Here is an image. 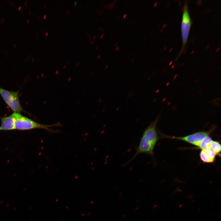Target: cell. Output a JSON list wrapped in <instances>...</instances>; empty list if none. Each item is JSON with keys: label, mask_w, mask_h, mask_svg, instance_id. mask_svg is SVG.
<instances>
[{"label": "cell", "mask_w": 221, "mask_h": 221, "mask_svg": "<svg viewBox=\"0 0 221 221\" xmlns=\"http://www.w3.org/2000/svg\"><path fill=\"white\" fill-rule=\"evenodd\" d=\"M159 115H157L155 120L150 123L145 129L138 145L135 149V154L125 165L132 161L139 154L144 153L150 156L153 155L154 148L160 138L156 128L157 124L160 118Z\"/></svg>", "instance_id": "1"}, {"label": "cell", "mask_w": 221, "mask_h": 221, "mask_svg": "<svg viewBox=\"0 0 221 221\" xmlns=\"http://www.w3.org/2000/svg\"><path fill=\"white\" fill-rule=\"evenodd\" d=\"M15 117V130H27L40 129L45 130L52 132L57 131L51 129L52 127L60 126L61 124L59 122L51 125H44L38 123L21 115L20 113H13Z\"/></svg>", "instance_id": "2"}, {"label": "cell", "mask_w": 221, "mask_h": 221, "mask_svg": "<svg viewBox=\"0 0 221 221\" xmlns=\"http://www.w3.org/2000/svg\"><path fill=\"white\" fill-rule=\"evenodd\" d=\"M192 21L190 15L188 4L186 2L184 3L183 7L182 15L181 25V31L182 40V46L178 56L177 58L184 51L187 43Z\"/></svg>", "instance_id": "3"}, {"label": "cell", "mask_w": 221, "mask_h": 221, "mask_svg": "<svg viewBox=\"0 0 221 221\" xmlns=\"http://www.w3.org/2000/svg\"><path fill=\"white\" fill-rule=\"evenodd\" d=\"M19 91H9L0 87V95L5 103L14 113H27L22 107L19 100Z\"/></svg>", "instance_id": "4"}, {"label": "cell", "mask_w": 221, "mask_h": 221, "mask_svg": "<svg viewBox=\"0 0 221 221\" xmlns=\"http://www.w3.org/2000/svg\"><path fill=\"white\" fill-rule=\"evenodd\" d=\"M215 128L216 127L213 126L208 131H198L184 136H170L162 135L161 138H165L180 140L197 147L203 139L206 137L210 136L211 133Z\"/></svg>", "instance_id": "5"}, {"label": "cell", "mask_w": 221, "mask_h": 221, "mask_svg": "<svg viewBox=\"0 0 221 221\" xmlns=\"http://www.w3.org/2000/svg\"><path fill=\"white\" fill-rule=\"evenodd\" d=\"M1 125L0 131L12 130H15V117L13 113L11 115L0 117Z\"/></svg>", "instance_id": "6"}, {"label": "cell", "mask_w": 221, "mask_h": 221, "mask_svg": "<svg viewBox=\"0 0 221 221\" xmlns=\"http://www.w3.org/2000/svg\"><path fill=\"white\" fill-rule=\"evenodd\" d=\"M216 154L210 148L201 150L200 153L201 160L205 163H211L215 160Z\"/></svg>", "instance_id": "7"}, {"label": "cell", "mask_w": 221, "mask_h": 221, "mask_svg": "<svg viewBox=\"0 0 221 221\" xmlns=\"http://www.w3.org/2000/svg\"><path fill=\"white\" fill-rule=\"evenodd\" d=\"M210 148L216 155L220 157L221 146L220 142L218 141L213 140L210 145Z\"/></svg>", "instance_id": "8"}, {"label": "cell", "mask_w": 221, "mask_h": 221, "mask_svg": "<svg viewBox=\"0 0 221 221\" xmlns=\"http://www.w3.org/2000/svg\"><path fill=\"white\" fill-rule=\"evenodd\" d=\"M212 141V139L210 136H207L201 141L197 148L201 150L210 148V145Z\"/></svg>", "instance_id": "9"}, {"label": "cell", "mask_w": 221, "mask_h": 221, "mask_svg": "<svg viewBox=\"0 0 221 221\" xmlns=\"http://www.w3.org/2000/svg\"><path fill=\"white\" fill-rule=\"evenodd\" d=\"M77 2L76 1L74 3V6H76L77 4Z\"/></svg>", "instance_id": "10"}, {"label": "cell", "mask_w": 221, "mask_h": 221, "mask_svg": "<svg viewBox=\"0 0 221 221\" xmlns=\"http://www.w3.org/2000/svg\"><path fill=\"white\" fill-rule=\"evenodd\" d=\"M103 36H104V34H102L100 36V38H102L103 37Z\"/></svg>", "instance_id": "11"}, {"label": "cell", "mask_w": 221, "mask_h": 221, "mask_svg": "<svg viewBox=\"0 0 221 221\" xmlns=\"http://www.w3.org/2000/svg\"><path fill=\"white\" fill-rule=\"evenodd\" d=\"M119 48V47H117L115 49L116 51H117Z\"/></svg>", "instance_id": "12"}, {"label": "cell", "mask_w": 221, "mask_h": 221, "mask_svg": "<svg viewBox=\"0 0 221 221\" xmlns=\"http://www.w3.org/2000/svg\"><path fill=\"white\" fill-rule=\"evenodd\" d=\"M91 36V34H90V35H89V40H90V39H91V38H90Z\"/></svg>", "instance_id": "13"}, {"label": "cell", "mask_w": 221, "mask_h": 221, "mask_svg": "<svg viewBox=\"0 0 221 221\" xmlns=\"http://www.w3.org/2000/svg\"><path fill=\"white\" fill-rule=\"evenodd\" d=\"M94 41H92L90 42V43L91 44L93 43L94 42Z\"/></svg>", "instance_id": "14"}, {"label": "cell", "mask_w": 221, "mask_h": 221, "mask_svg": "<svg viewBox=\"0 0 221 221\" xmlns=\"http://www.w3.org/2000/svg\"><path fill=\"white\" fill-rule=\"evenodd\" d=\"M101 56V55L100 54H99L98 56V58H99V57Z\"/></svg>", "instance_id": "15"}, {"label": "cell", "mask_w": 221, "mask_h": 221, "mask_svg": "<svg viewBox=\"0 0 221 221\" xmlns=\"http://www.w3.org/2000/svg\"><path fill=\"white\" fill-rule=\"evenodd\" d=\"M126 14L124 15V16L123 17V18H125V17H126Z\"/></svg>", "instance_id": "16"}, {"label": "cell", "mask_w": 221, "mask_h": 221, "mask_svg": "<svg viewBox=\"0 0 221 221\" xmlns=\"http://www.w3.org/2000/svg\"><path fill=\"white\" fill-rule=\"evenodd\" d=\"M95 37H96V35H94L93 37V39H94Z\"/></svg>", "instance_id": "17"}, {"label": "cell", "mask_w": 221, "mask_h": 221, "mask_svg": "<svg viewBox=\"0 0 221 221\" xmlns=\"http://www.w3.org/2000/svg\"><path fill=\"white\" fill-rule=\"evenodd\" d=\"M46 17V15L45 14L44 16V18L45 19V18Z\"/></svg>", "instance_id": "18"}, {"label": "cell", "mask_w": 221, "mask_h": 221, "mask_svg": "<svg viewBox=\"0 0 221 221\" xmlns=\"http://www.w3.org/2000/svg\"><path fill=\"white\" fill-rule=\"evenodd\" d=\"M48 34V32H47V33H46L45 35L47 36V35Z\"/></svg>", "instance_id": "19"}, {"label": "cell", "mask_w": 221, "mask_h": 221, "mask_svg": "<svg viewBox=\"0 0 221 221\" xmlns=\"http://www.w3.org/2000/svg\"><path fill=\"white\" fill-rule=\"evenodd\" d=\"M182 205L181 204H180V205L179 206V207H181L182 206Z\"/></svg>", "instance_id": "20"}, {"label": "cell", "mask_w": 221, "mask_h": 221, "mask_svg": "<svg viewBox=\"0 0 221 221\" xmlns=\"http://www.w3.org/2000/svg\"><path fill=\"white\" fill-rule=\"evenodd\" d=\"M99 46H97V47L95 48L96 50L98 48Z\"/></svg>", "instance_id": "21"}, {"label": "cell", "mask_w": 221, "mask_h": 221, "mask_svg": "<svg viewBox=\"0 0 221 221\" xmlns=\"http://www.w3.org/2000/svg\"><path fill=\"white\" fill-rule=\"evenodd\" d=\"M69 12H70V11H68V13H67V14H68L69 13Z\"/></svg>", "instance_id": "22"}, {"label": "cell", "mask_w": 221, "mask_h": 221, "mask_svg": "<svg viewBox=\"0 0 221 221\" xmlns=\"http://www.w3.org/2000/svg\"><path fill=\"white\" fill-rule=\"evenodd\" d=\"M118 42H117V43H116V45H115V46H116L117 45V44H118Z\"/></svg>", "instance_id": "23"}, {"label": "cell", "mask_w": 221, "mask_h": 221, "mask_svg": "<svg viewBox=\"0 0 221 221\" xmlns=\"http://www.w3.org/2000/svg\"><path fill=\"white\" fill-rule=\"evenodd\" d=\"M45 6H46V5H44V8H45Z\"/></svg>", "instance_id": "24"}, {"label": "cell", "mask_w": 221, "mask_h": 221, "mask_svg": "<svg viewBox=\"0 0 221 221\" xmlns=\"http://www.w3.org/2000/svg\"><path fill=\"white\" fill-rule=\"evenodd\" d=\"M88 34V33H87L86 34V36Z\"/></svg>", "instance_id": "25"}]
</instances>
